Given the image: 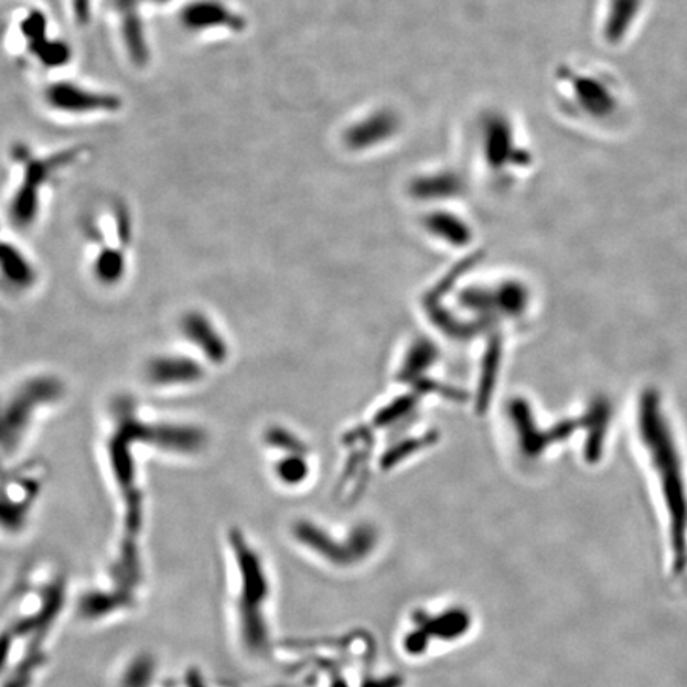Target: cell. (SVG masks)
<instances>
[{"instance_id":"obj_1","label":"cell","mask_w":687,"mask_h":687,"mask_svg":"<svg viewBox=\"0 0 687 687\" xmlns=\"http://www.w3.org/2000/svg\"><path fill=\"white\" fill-rule=\"evenodd\" d=\"M554 92L560 110L581 124L613 125L614 118L625 115V93L622 83L599 67L571 63L559 67Z\"/></svg>"},{"instance_id":"obj_2","label":"cell","mask_w":687,"mask_h":687,"mask_svg":"<svg viewBox=\"0 0 687 687\" xmlns=\"http://www.w3.org/2000/svg\"><path fill=\"white\" fill-rule=\"evenodd\" d=\"M234 549L240 571V635L250 653L261 654L268 647L269 635L262 610L269 599V582L260 557L247 546L246 539L234 536Z\"/></svg>"},{"instance_id":"obj_3","label":"cell","mask_w":687,"mask_h":687,"mask_svg":"<svg viewBox=\"0 0 687 687\" xmlns=\"http://www.w3.org/2000/svg\"><path fill=\"white\" fill-rule=\"evenodd\" d=\"M14 157L23 164L24 182L18 189L12 204H10V215H12V221L20 223V225H28L35 218L42 186L60 169L72 163L78 157V150H67V152L53 154L49 158H34L24 147H21V149L14 150Z\"/></svg>"},{"instance_id":"obj_4","label":"cell","mask_w":687,"mask_h":687,"mask_svg":"<svg viewBox=\"0 0 687 687\" xmlns=\"http://www.w3.org/2000/svg\"><path fill=\"white\" fill-rule=\"evenodd\" d=\"M294 536L305 548L337 567H348L365 559L376 543V534L369 527L355 528L343 543L309 520L294 525Z\"/></svg>"},{"instance_id":"obj_5","label":"cell","mask_w":687,"mask_h":687,"mask_svg":"<svg viewBox=\"0 0 687 687\" xmlns=\"http://www.w3.org/2000/svg\"><path fill=\"white\" fill-rule=\"evenodd\" d=\"M45 99L52 109L71 115L117 111L121 107V100L118 96L83 88V86L69 82L50 85L45 92Z\"/></svg>"},{"instance_id":"obj_6","label":"cell","mask_w":687,"mask_h":687,"mask_svg":"<svg viewBox=\"0 0 687 687\" xmlns=\"http://www.w3.org/2000/svg\"><path fill=\"white\" fill-rule=\"evenodd\" d=\"M183 330H185L190 341H193L207 355L208 359L214 363L225 362L228 347L206 316L201 314L186 315Z\"/></svg>"},{"instance_id":"obj_7","label":"cell","mask_w":687,"mask_h":687,"mask_svg":"<svg viewBox=\"0 0 687 687\" xmlns=\"http://www.w3.org/2000/svg\"><path fill=\"white\" fill-rule=\"evenodd\" d=\"M121 37L132 63L139 67L146 66L150 57L149 43L138 12L121 13Z\"/></svg>"},{"instance_id":"obj_8","label":"cell","mask_w":687,"mask_h":687,"mask_svg":"<svg viewBox=\"0 0 687 687\" xmlns=\"http://www.w3.org/2000/svg\"><path fill=\"white\" fill-rule=\"evenodd\" d=\"M201 374L200 366L185 358L158 359L150 369L152 380L163 385L192 383L200 379Z\"/></svg>"},{"instance_id":"obj_9","label":"cell","mask_w":687,"mask_h":687,"mask_svg":"<svg viewBox=\"0 0 687 687\" xmlns=\"http://www.w3.org/2000/svg\"><path fill=\"white\" fill-rule=\"evenodd\" d=\"M427 228L452 246H463L470 239L466 226L451 214L430 215L427 218Z\"/></svg>"},{"instance_id":"obj_10","label":"cell","mask_w":687,"mask_h":687,"mask_svg":"<svg viewBox=\"0 0 687 687\" xmlns=\"http://www.w3.org/2000/svg\"><path fill=\"white\" fill-rule=\"evenodd\" d=\"M28 50L31 55L37 57L42 66L49 67V69L66 66L72 57L71 46L66 42L56 41V39H45V41Z\"/></svg>"},{"instance_id":"obj_11","label":"cell","mask_w":687,"mask_h":687,"mask_svg":"<svg viewBox=\"0 0 687 687\" xmlns=\"http://www.w3.org/2000/svg\"><path fill=\"white\" fill-rule=\"evenodd\" d=\"M437 358V348L430 343V341L422 340L419 343L414 344L411 351H409L408 358H406L405 365H402L401 379H414L426 372L431 363H434Z\"/></svg>"},{"instance_id":"obj_12","label":"cell","mask_w":687,"mask_h":687,"mask_svg":"<svg viewBox=\"0 0 687 687\" xmlns=\"http://www.w3.org/2000/svg\"><path fill=\"white\" fill-rule=\"evenodd\" d=\"M20 31L24 41H28V49L49 39V20H46L45 13L41 10H31L21 20Z\"/></svg>"},{"instance_id":"obj_13","label":"cell","mask_w":687,"mask_h":687,"mask_svg":"<svg viewBox=\"0 0 687 687\" xmlns=\"http://www.w3.org/2000/svg\"><path fill=\"white\" fill-rule=\"evenodd\" d=\"M277 474H279L280 480L287 482V484H298V482L303 481L304 477L308 476V463L304 462L301 454L287 457V459L277 466Z\"/></svg>"},{"instance_id":"obj_14","label":"cell","mask_w":687,"mask_h":687,"mask_svg":"<svg viewBox=\"0 0 687 687\" xmlns=\"http://www.w3.org/2000/svg\"><path fill=\"white\" fill-rule=\"evenodd\" d=\"M455 182H452V180L449 179L444 180V178H441L434 179L433 182H430V180H426V182L417 183L414 192L419 194V196H449V194L455 192Z\"/></svg>"},{"instance_id":"obj_15","label":"cell","mask_w":687,"mask_h":687,"mask_svg":"<svg viewBox=\"0 0 687 687\" xmlns=\"http://www.w3.org/2000/svg\"><path fill=\"white\" fill-rule=\"evenodd\" d=\"M268 440L275 448L283 449V451L293 452V454H303L304 452L303 442L298 440L294 434H290L289 431L282 430V428L269 431Z\"/></svg>"},{"instance_id":"obj_16","label":"cell","mask_w":687,"mask_h":687,"mask_svg":"<svg viewBox=\"0 0 687 687\" xmlns=\"http://www.w3.org/2000/svg\"><path fill=\"white\" fill-rule=\"evenodd\" d=\"M71 3L75 21L80 26H86L92 21L93 0H71Z\"/></svg>"},{"instance_id":"obj_17","label":"cell","mask_w":687,"mask_h":687,"mask_svg":"<svg viewBox=\"0 0 687 687\" xmlns=\"http://www.w3.org/2000/svg\"><path fill=\"white\" fill-rule=\"evenodd\" d=\"M111 7L117 9L118 12H138V9L142 3H165L169 0H109Z\"/></svg>"}]
</instances>
